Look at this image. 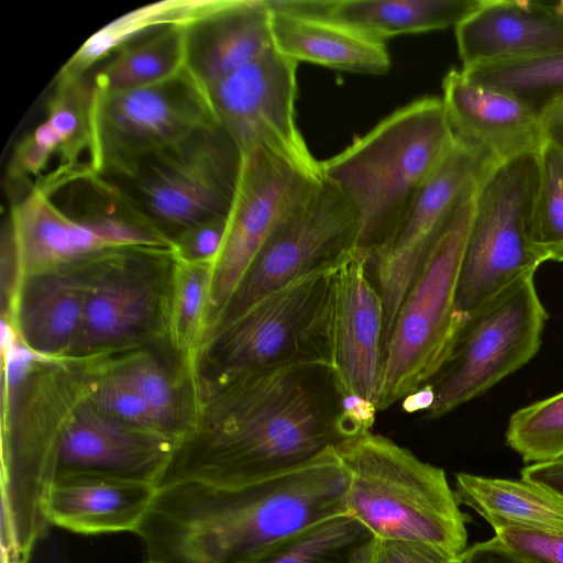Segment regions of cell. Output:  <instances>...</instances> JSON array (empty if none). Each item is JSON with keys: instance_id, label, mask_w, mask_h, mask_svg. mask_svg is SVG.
<instances>
[{"instance_id": "d6a6232c", "label": "cell", "mask_w": 563, "mask_h": 563, "mask_svg": "<svg viewBox=\"0 0 563 563\" xmlns=\"http://www.w3.org/2000/svg\"><path fill=\"white\" fill-rule=\"evenodd\" d=\"M538 162L531 241L544 262H563V146L545 140Z\"/></svg>"}, {"instance_id": "8fae6325", "label": "cell", "mask_w": 563, "mask_h": 563, "mask_svg": "<svg viewBox=\"0 0 563 563\" xmlns=\"http://www.w3.org/2000/svg\"><path fill=\"white\" fill-rule=\"evenodd\" d=\"M321 176L269 150L243 154L222 246L212 264L206 332L217 323L261 249Z\"/></svg>"}, {"instance_id": "f1b7e54d", "label": "cell", "mask_w": 563, "mask_h": 563, "mask_svg": "<svg viewBox=\"0 0 563 563\" xmlns=\"http://www.w3.org/2000/svg\"><path fill=\"white\" fill-rule=\"evenodd\" d=\"M220 0H166L147 4L118 18L92 34L60 71L87 74L88 69L132 37L166 25H184L207 13Z\"/></svg>"}, {"instance_id": "b9f144b4", "label": "cell", "mask_w": 563, "mask_h": 563, "mask_svg": "<svg viewBox=\"0 0 563 563\" xmlns=\"http://www.w3.org/2000/svg\"><path fill=\"white\" fill-rule=\"evenodd\" d=\"M539 118L545 140L563 146V97L547 103L539 112Z\"/></svg>"}, {"instance_id": "f546056e", "label": "cell", "mask_w": 563, "mask_h": 563, "mask_svg": "<svg viewBox=\"0 0 563 563\" xmlns=\"http://www.w3.org/2000/svg\"><path fill=\"white\" fill-rule=\"evenodd\" d=\"M373 537L352 516L339 515L283 539L246 563H355Z\"/></svg>"}, {"instance_id": "30bf717a", "label": "cell", "mask_w": 563, "mask_h": 563, "mask_svg": "<svg viewBox=\"0 0 563 563\" xmlns=\"http://www.w3.org/2000/svg\"><path fill=\"white\" fill-rule=\"evenodd\" d=\"M357 234L358 219L351 200L321 174L269 235L206 338L279 288L340 265L355 251Z\"/></svg>"}, {"instance_id": "7bdbcfd3", "label": "cell", "mask_w": 563, "mask_h": 563, "mask_svg": "<svg viewBox=\"0 0 563 563\" xmlns=\"http://www.w3.org/2000/svg\"><path fill=\"white\" fill-rule=\"evenodd\" d=\"M2 563H29V560L23 559L14 553H1Z\"/></svg>"}, {"instance_id": "74e56055", "label": "cell", "mask_w": 563, "mask_h": 563, "mask_svg": "<svg viewBox=\"0 0 563 563\" xmlns=\"http://www.w3.org/2000/svg\"><path fill=\"white\" fill-rule=\"evenodd\" d=\"M495 537L528 563H563V531L501 529Z\"/></svg>"}, {"instance_id": "7c38bea8", "label": "cell", "mask_w": 563, "mask_h": 563, "mask_svg": "<svg viewBox=\"0 0 563 563\" xmlns=\"http://www.w3.org/2000/svg\"><path fill=\"white\" fill-rule=\"evenodd\" d=\"M91 121L98 174L219 125L205 91L185 67L144 87L118 92L95 89Z\"/></svg>"}, {"instance_id": "4316f807", "label": "cell", "mask_w": 563, "mask_h": 563, "mask_svg": "<svg viewBox=\"0 0 563 563\" xmlns=\"http://www.w3.org/2000/svg\"><path fill=\"white\" fill-rule=\"evenodd\" d=\"M483 0H336L330 19L387 37L459 25Z\"/></svg>"}, {"instance_id": "836d02e7", "label": "cell", "mask_w": 563, "mask_h": 563, "mask_svg": "<svg viewBox=\"0 0 563 563\" xmlns=\"http://www.w3.org/2000/svg\"><path fill=\"white\" fill-rule=\"evenodd\" d=\"M506 442L532 464L563 456V390L514 412Z\"/></svg>"}, {"instance_id": "ab89813d", "label": "cell", "mask_w": 563, "mask_h": 563, "mask_svg": "<svg viewBox=\"0 0 563 563\" xmlns=\"http://www.w3.org/2000/svg\"><path fill=\"white\" fill-rule=\"evenodd\" d=\"M461 563H528L506 548L496 537L467 548Z\"/></svg>"}, {"instance_id": "ac0fdd59", "label": "cell", "mask_w": 563, "mask_h": 563, "mask_svg": "<svg viewBox=\"0 0 563 563\" xmlns=\"http://www.w3.org/2000/svg\"><path fill=\"white\" fill-rule=\"evenodd\" d=\"M455 141L489 156L497 165L539 152L545 135L539 115L517 97L451 69L441 99Z\"/></svg>"}, {"instance_id": "9c48e42d", "label": "cell", "mask_w": 563, "mask_h": 563, "mask_svg": "<svg viewBox=\"0 0 563 563\" xmlns=\"http://www.w3.org/2000/svg\"><path fill=\"white\" fill-rule=\"evenodd\" d=\"M538 152L496 165L475 196L457 286L466 320L485 302L544 262L531 241Z\"/></svg>"}, {"instance_id": "4fadbf2b", "label": "cell", "mask_w": 563, "mask_h": 563, "mask_svg": "<svg viewBox=\"0 0 563 563\" xmlns=\"http://www.w3.org/2000/svg\"><path fill=\"white\" fill-rule=\"evenodd\" d=\"M496 165L486 154L455 141L394 238L369 261L385 311L384 350L397 313L434 243Z\"/></svg>"}, {"instance_id": "6da1fadb", "label": "cell", "mask_w": 563, "mask_h": 563, "mask_svg": "<svg viewBox=\"0 0 563 563\" xmlns=\"http://www.w3.org/2000/svg\"><path fill=\"white\" fill-rule=\"evenodd\" d=\"M360 431L325 364L207 382L197 422L176 441L156 488L245 486L306 466Z\"/></svg>"}, {"instance_id": "d590c367", "label": "cell", "mask_w": 563, "mask_h": 563, "mask_svg": "<svg viewBox=\"0 0 563 563\" xmlns=\"http://www.w3.org/2000/svg\"><path fill=\"white\" fill-rule=\"evenodd\" d=\"M87 399L119 421L163 435L145 401L115 371L91 384Z\"/></svg>"}, {"instance_id": "52a82bcc", "label": "cell", "mask_w": 563, "mask_h": 563, "mask_svg": "<svg viewBox=\"0 0 563 563\" xmlns=\"http://www.w3.org/2000/svg\"><path fill=\"white\" fill-rule=\"evenodd\" d=\"M335 268L294 280L209 334L194 356L207 382L290 365L331 367Z\"/></svg>"}, {"instance_id": "d6986e66", "label": "cell", "mask_w": 563, "mask_h": 563, "mask_svg": "<svg viewBox=\"0 0 563 563\" xmlns=\"http://www.w3.org/2000/svg\"><path fill=\"white\" fill-rule=\"evenodd\" d=\"M455 37L462 68L563 53V1L483 0Z\"/></svg>"}, {"instance_id": "5b68a950", "label": "cell", "mask_w": 563, "mask_h": 563, "mask_svg": "<svg viewBox=\"0 0 563 563\" xmlns=\"http://www.w3.org/2000/svg\"><path fill=\"white\" fill-rule=\"evenodd\" d=\"M242 161L238 144L217 125L99 175L173 245L192 225L228 217Z\"/></svg>"}, {"instance_id": "4dcf8cb0", "label": "cell", "mask_w": 563, "mask_h": 563, "mask_svg": "<svg viewBox=\"0 0 563 563\" xmlns=\"http://www.w3.org/2000/svg\"><path fill=\"white\" fill-rule=\"evenodd\" d=\"M166 303V330L173 347L194 358L206 332L212 264L172 260Z\"/></svg>"}, {"instance_id": "9a60e30c", "label": "cell", "mask_w": 563, "mask_h": 563, "mask_svg": "<svg viewBox=\"0 0 563 563\" xmlns=\"http://www.w3.org/2000/svg\"><path fill=\"white\" fill-rule=\"evenodd\" d=\"M369 257L353 251L333 275L330 364L349 412L371 428L384 358L385 311L369 276Z\"/></svg>"}, {"instance_id": "e0dca14e", "label": "cell", "mask_w": 563, "mask_h": 563, "mask_svg": "<svg viewBox=\"0 0 563 563\" xmlns=\"http://www.w3.org/2000/svg\"><path fill=\"white\" fill-rule=\"evenodd\" d=\"M157 249L114 247L81 258L85 295L79 333L70 356L135 341L156 308L153 287L141 277L144 258Z\"/></svg>"}, {"instance_id": "1f68e13d", "label": "cell", "mask_w": 563, "mask_h": 563, "mask_svg": "<svg viewBox=\"0 0 563 563\" xmlns=\"http://www.w3.org/2000/svg\"><path fill=\"white\" fill-rule=\"evenodd\" d=\"M473 81L511 93L533 110L563 97V53L462 68Z\"/></svg>"}, {"instance_id": "d4e9b609", "label": "cell", "mask_w": 563, "mask_h": 563, "mask_svg": "<svg viewBox=\"0 0 563 563\" xmlns=\"http://www.w3.org/2000/svg\"><path fill=\"white\" fill-rule=\"evenodd\" d=\"M8 225L22 277L109 249L90 228L62 212L37 189L13 205Z\"/></svg>"}, {"instance_id": "83f0119b", "label": "cell", "mask_w": 563, "mask_h": 563, "mask_svg": "<svg viewBox=\"0 0 563 563\" xmlns=\"http://www.w3.org/2000/svg\"><path fill=\"white\" fill-rule=\"evenodd\" d=\"M119 53L96 74L93 87L118 92L166 80L185 67L183 25H166L150 36L119 47Z\"/></svg>"}, {"instance_id": "277c9868", "label": "cell", "mask_w": 563, "mask_h": 563, "mask_svg": "<svg viewBox=\"0 0 563 563\" xmlns=\"http://www.w3.org/2000/svg\"><path fill=\"white\" fill-rule=\"evenodd\" d=\"M349 476L346 514L375 537L422 541L460 558L466 515L445 472L371 430L335 448Z\"/></svg>"}, {"instance_id": "603a6c76", "label": "cell", "mask_w": 563, "mask_h": 563, "mask_svg": "<svg viewBox=\"0 0 563 563\" xmlns=\"http://www.w3.org/2000/svg\"><path fill=\"white\" fill-rule=\"evenodd\" d=\"M271 12L276 47L297 63L369 75L390 69L384 40L332 19Z\"/></svg>"}, {"instance_id": "ffe728a7", "label": "cell", "mask_w": 563, "mask_h": 563, "mask_svg": "<svg viewBox=\"0 0 563 563\" xmlns=\"http://www.w3.org/2000/svg\"><path fill=\"white\" fill-rule=\"evenodd\" d=\"M183 29L185 69L202 90L275 46L265 0H220Z\"/></svg>"}, {"instance_id": "7402d4cb", "label": "cell", "mask_w": 563, "mask_h": 563, "mask_svg": "<svg viewBox=\"0 0 563 563\" xmlns=\"http://www.w3.org/2000/svg\"><path fill=\"white\" fill-rule=\"evenodd\" d=\"M146 483L99 477L56 478L45 514L49 525L81 534L135 532L155 496Z\"/></svg>"}, {"instance_id": "2e32d148", "label": "cell", "mask_w": 563, "mask_h": 563, "mask_svg": "<svg viewBox=\"0 0 563 563\" xmlns=\"http://www.w3.org/2000/svg\"><path fill=\"white\" fill-rule=\"evenodd\" d=\"M175 443L119 421L86 399L58 430L55 479L99 476L156 487Z\"/></svg>"}, {"instance_id": "484cf974", "label": "cell", "mask_w": 563, "mask_h": 563, "mask_svg": "<svg viewBox=\"0 0 563 563\" xmlns=\"http://www.w3.org/2000/svg\"><path fill=\"white\" fill-rule=\"evenodd\" d=\"M454 493L460 505L475 510L494 531H563V498L522 477L504 479L459 473Z\"/></svg>"}, {"instance_id": "e575fe53", "label": "cell", "mask_w": 563, "mask_h": 563, "mask_svg": "<svg viewBox=\"0 0 563 563\" xmlns=\"http://www.w3.org/2000/svg\"><path fill=\"white\" fill-rule=\"evenodd\" d=\"M142 397L161 433L177 441L185 427L179 422L176 389L164 367L153 357L141 356L115 371Z\"/></svg>"}, {"instance_id": "44dd1931", "label": "cell", "mask_w": 563, "mask_h": 563, "mask_svg": "<svg viewBox=\"0 0 563 563\" xmlns=\"http://www.w3.org/2000/svg\"><path fill=\"white\" fill-rule=\"evenodd\" d=\"M84 295L81 258L24 275L9 322L36 355L68 356L80 330Z\"/></svg>"}, {"instance_id": "60d3db41", "label": "cell", "mask_w": 563, "mask_h": 563, "mask_svg": "<svg viewBox=\"0 0 563 563\" xmlns=\"http://www.w3.org/2000/svg\"><path fill=\"white\" fill-rule=\"evenodd\" d=\"M521 477L547 487L563 498V456L530 464L521 470Z\"/></svg>"}, {"instance_id": "5bb4252c", "label": "cell", "mask_w": 563, "mask_h": 563, "mask_svg": "<svg viewBox=\"0 0 563 563\" xmlns=\"http://www.w3.org/2000/svg\"><path fill=\"white\" fill-rule=\"evenodd\" d=\"M297 64L275 45L203 91L242 154L263 147L319 169L296 123Z\"/></svg>"}, {"instance_id": "8d00e7d4", "label": "cell", "mask_w": 563, "mask_h": 563, "mask_svg": "<svg viewBox=\"0 0 563 563\" xmlns=\"http://www.w3.org/2000/svg\"><path fill=\"white\" fill-rule=\"evenodd\" d=\"M355 563H461V556L422 541L374 536Z\"/></svg>"}, {"instance_id": "3957f363", "label": "cell", "mask_w": 563, "mask_h": 563, "mask_svg": "<svg viewBox=\"0 0 563 563\" xmlns=\"http://www.w3.org/2000/svg\"><path fill=\"white\" fill-rule=\"evenodd\" d=\"M454 143L442 100L422 98L320 163L355 208L356 251L371 261L390 242Z\"/></svg>"}, {"instance_id": "ba28073f", "label": "cell", "mask_w": 563, "mask_h": 563, "mask_svg": "<svg viewBox=\"0 0 563 563\" xmlns=\"http://www.w3.org/2000/svg\"><path fill=\"white\" fill-rule=\"evenodd\" d=\"M547 319L528 273L465 320L444 365L404 408L437 418L484 394L537 354Z\"/></svg>"}, {"instance_id": "7a4b0ae2", "label": "cell", "mask_w": 563, "mask_h": 563, "mask_svg": "<svg viewBox=\"0 0 563 563\" xmlns=\"http://www.w3.org/2000/svg\"><path fill=\"white\" fill-rule=\"evenodd\" d=\"M349 476L335 450L295 471L234 488H156L135 534L146 563H246L310 526L346 514Z\"/></svg>"}, {"instance_id": "cb8c5ba5", "label": "cell", "mask_w": 563, "mask_h": 563, "mask_svg": "<svg viewBox=\"0 0 563 563\" xmlns=\"http://www.w3.org/2000/svg\"><path fill=\"white\" fill-rule=\"evenodd\" d=\"M36 189L62 212L90 228L109 249L163 244L156 230L96 170L70 174Z\"/></svg>"}, {"instance_id": "8992f818", "label": "cell", "mask_w": 563, "mask_h": 563, "mask_svg": "<svg viewBox=\"0 0 563 563\" xmlns=\"http://www.w3.org/2000/svg\"><path fill=\"white\" fill-rule=\"evenodd\" d=\"M476 191L434 243L397 313L384 350L377 410L427 385L453 350L465 322L457 286Z\"/></svg>"}, {"instance_id": "f35d334b", "label": "cell", "mask_w": 563, "mask_h": 563, "mask_svg": "<svg viewBox=\"0 0 563 563\" xmlns=\"http://www.w3.org/2000/svg\"><path fill=\"white\" fill-rule=\"evenodd\" d=\"M227 217L213 218L187 229L173 244L174 255L213 264L223 243Z\"/></svg>"}]
</instances>
